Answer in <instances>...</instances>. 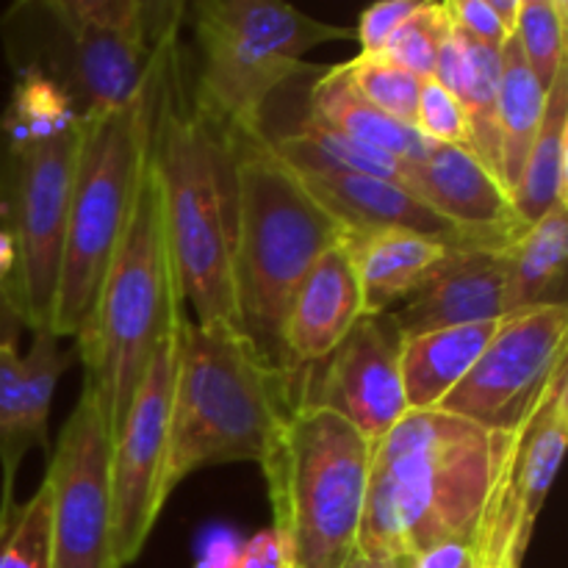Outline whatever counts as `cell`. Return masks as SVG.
Masks as SVG:
<instances>
[{"label":"cell","mask_w":568,"mask_h":568,"mask_svg":"<svg viewBox=\"0 0 568 568\" xmlns=\"http://www.w3.org/2000/svg\"><path fill=\"white\" fill-rule=\"evenodd\" d=\"M491 469L494 433L444 410H408L372 442L355 555L410 560L438 544H471Z\"/></svg>","instance_id":"1"},{"label":"cell","mask_w":568,"mask_h":568,"mask_svg":"<svg viewBox=\"0 0 568 568\" xmlns=\"http://www.w3.org/2000/svg\"><path fill=\"white\" fill-rule=\"evenodd\" d=\"M83 116L39 72H17L0 114V231L17 250L0 286L17 320L53 333L55 288Z\"/></svg>","instance_id":"2"},{"label":"cell","mask_w":568,"mask_h":568,"mask_svg":"<svg viewBox=\"0 0 568 568\" xmlns=\"http://www.w3.org/2000/svg\"><path fill=\"white\" fill-rule=\"evenodd\" d=\"M297 377L300 369L266 358L239 327H203L183 314L164 499L205 466L261 464L297 408Z\"/></svg>","instance_id":"3"},{"label":"cell","mask_w":568,"mask_h":568,"mask_svg":"<svg viewBox=\"0 0 568 568\" xmlns=\"http://www.w3.org/2000/svg\"><path fill=\"white\" fill-rule=\"evenodd\" d=\"M183 3L42 0L6 14L17 72H39L81 116L128 103L175 44Z\"/></svg>","instance_id":"4"},{"label":"cell","mask_w":568,"mask_h":568,"mask_svg":"<svg viewBox=\"0 0 568 568\" xmlns=\"http://www.w3.org/2000/svg\"><path fill=\"white\" fill-rule=\"evenodd\" d=\"M172 70L175 55L155 111L150 161L178 292L194 311V325L225 322L242 331L233 288V142L194 103L181 109Z\"/></svg>","instance_id":"5"},{"label":"cell","mask_w":568,"mask_h":568,"mask_svg":"<svg viewBox=\"0 0 568 568\" xmlns=\"http://www.w3.org/2000/svg\"><path fill=\"white\" fill-rule=\"evenodd\" d=\"M347 242V231L270 148V136L233 142V288L239 325L266 358L286 364L281 327L311 266ZM288 366V364H286Z\"/></svg>","instance_id":"6"},{"label":"cell","mask_w":568,"mask_h":568,"mask_svg":"<svg viewBox=\"0 0 568 568\" xmlns=\"http://www.w3.org/2000/svg\"><path fill=\"white\" fill-rule=\"evenodd\" d=\"M183 314L164 231V203L153 161L139 181L131 220L116 242L92 311L75 333V353L103 416L109 442L125 422L131 399L166 327Z\"/></svg>","instance_id":"7"},{"label":"cell","mask_w":568,"mask_h":568,"mask_svg":"<svg viewBox=\"0 0 568 568\" xmlns=\"http://www.w3.org/2000/svg\"><path fill=\"white\" fill-rule=\"evenodd\" d=\"M175 44L128 103L83 116L55 288L53 336L75 338L131 220Z\"/></svg>","instance_id":"8"},{"label":"cell","mask_w":568,"mask_h":568,"mask_svg":"<svg viewBox=\"0 0 568 568\" xmlns=\"http://www.w3.org/2000/svg\"><path fill=\"white\" fill-rule=\"evenodd\" d=\"M372 442L347 419L297 403L261 460L272 527L292 568H347L358 552Z\"/></svg>","instance_id":"9"},{"label":"cell","mask_w":568,"mask_h":568,"mask_svg":"<svg viewBox=\"0 0 568 568\" xmlns=\"http://www.w3.org/2000/svg\"><path fill=\"white\" fill-rule=\"evenodd\" d=\"M200 50L194 105L231 142L266 136L261 114L275 89L322 67L303 55L316 44L355 39V28L331 26L281 0H200L192 6Z\"/></svg>","instance_id":"10"},{"label":"cell","mask_w":568,"mask_h":568,"mask_svg":"<svg viewBox=\"0 0 568 568\" xmlns=\"http://www.w3.org/2000/svg\"><path fill=\"white\" fill-rule=\"evenodd\" d=\"M568 436V358L544 386L530 414L510 433H494L491 488L471 538V564L491 568L505 560L525 564Z\"/></svg>","instance_id":"11"},{"label":"cell","mask_w":568,"mask_h":568,"mask_svg":"<svg viewBox=\"0 0 568 568\" xmlns=\"http://www.w3.org/2000/svg\"><path fill=\"white\" fill-rule=\"evenodd\" d=\"M181 320L183 314L161 336L153 361L133 394L125 422L111 442V558L116 568L131 566L142 555L166 505L164 469Z\"/></svg>","instance_id":"12"},{"label":"cell","mask_w":568,"mask_h":568,"mask_svg":"<svg viewBox=\"0 0 568 568\" xmlns=\"http://www.w3.org/2000/svg\"><path fill=\"white\" fill-rule=\"evenodd\" d=\"M566 358V305L505 316L469 375L436 410L460 416L488 433H510L530 414L552 372Z\"/></svg>","instance_id":"13"},{"label":"cell","mask_w":568,"mask_h":568,"mask_svg":"<svg viewBox=\"0 0 568 568\" xmlns=\"http://www.w3.org/2000/svg\"><path fill=\"white\" fill-rule=\"evenodd\" d=\"M111 442L92 392L81 386L75 410L50 449V568H116L111 558Z\"/></svg>","instance_id":"14"},{"label":"cell","mask_w":568,"mask_h":568,"mask_svg":"<svg viewBox=\"0 0 568 568\" xmlns=\"http://www.w3.org/2000/svg\"><path fill=\"white\" fill-rule=\"evenodd\" d=\"M403 342L394 311L364 314L325 361L300 366L297 403L333 410L377 442L408 414L399 369Z\"/></svg>","instance_id":"15"},{"label":"cell","mask_w":568,"mask_h":568,"mask_svg":"<svg viewBox=\"0 0 568 568\" xmlns=\"http://www.w3.org/2000/svg\"><path fill=\"white\" fill-rule=\"evenodd\" d=\"M399 183L475 247L505 250L525 231L505 183L469 148L433 144L419 161H405Z\"/></svg>","instance_id":"16"},{"label":"cell","mask_w":568,"mask_h":568,"mask_svg":"<svg viewBox=\"0 0 568 568\" xmlns=\"http://www.w3.org/2000/svg\"><path fill=\"white\" fill-rule=\"evenodd\" d=\"M403 336L505 320V250L453 244L403 311Z\"/></svg>","instance_id":"17"},{"label":"cell","mask_w":568,"mask_h":568,"mask_svg":"<svg viewBox=\"0 0 568 568\" xmlns=\"http://www.w3.org/2000/svg\"><path fill=\"white\" fill-rule=\"evenodd\" d=\"M78 364V353L59 349L50 331H33L31 353L22 358L14 344H0V466L17 477L31 447L50 455L48 419L61 375Z\"/></svg>","instance_id":"18"},{"label":"cell","mask_w":568,"mask_h":568,"mask_svg":"<svg viewBox=\"0 0 568 568\" xmlns=\"http://www.w3.org/2000/svg\"><path fill=\"white\" fill-rule=\"evenodd\" d=\"M364 316L358 275L347 242L327 250L288 303L281 327V349L288 366H311L325 361L342 344L349 327Z\"/></svg>","instance_id":"19"},{"label":"cell","mask_w":568,"mask_h":568,"mask_svg":"<svg viewBox=\"0 0 568 568\" xmlns=\"http://www.w3.org/2000/svg\"><path fill=\"white\" fill-rule=\"evenodd\" d=\"M297 178L314 194L316 203L347 231V236L414 231L447 244H469L458 227L442 220L397 181L353 172H297Z\"/></svg>","instance_id":"20"},{"label":"cell","mask_w":568,"mask_h":568,"mask_svg":"<svg viewBox=\"0 0 568 568\" xmlns=\"http://www.w3.org/2000/svg\"><path fill=\"white\" fill-rule=\"evenodd\" d=\"M347 247L358 275L364 314H386L425 283L453 244L414 231H377L347 236Z\"/></svg>","instance_id":"21"},{"label":"cell","mask_w":568,"mask_h":568,"mask_svg":"<svg viewBox=\"0 0 568 568\" xmlns=\"http://www.w3.org/2000/svg\"><path fill=\"white\" fill-rule=\"evenodd\" d=\"M568 203L527 225L505 247V316L566 305Z\"/></svg>","instance_id":"22"},{"label":"cell","mask_w":568,"mask_h":568,"mask_svg":"<svg viewBox=\"0 0 568 568\" xmlns=\"http://www.w3.org/2000/svg\"><path fill=\"white\" fill-rule=\"evenodd\" d=\"M497 325L499 322H483L405 336L399 369L408 410H436L438 403L469 375L497 333Z\"/></svg>","instance_id":"23"},{"label":"cell","mask_w":568,"mask_h":568,"mask_svg":"<svg viewBox=\"0 0 568 568\" xmlns=\"http://www.w3.org/2000/svg\"><path fill=\"white\" fill-rule=\"evenodd\" d=\"M308 120L322 128H331L342 136L358 139V142L383 150L399 161H419L433 148V142H427L414 125L392 120L375 105L366 103L349 87L342 64L320 72V81L314 83L308 98Z\"/></svg>","instance_id":"24"},{"label":"cell","mask_w":568,"mask_h":568,"mask_svg":"<svg viewBox=\"0 0 568 568\" xmlns=\"http://www.w3.org/2000/svg\"><path fill=\"white\" fill-rule=\"evenodd\" d=\"M568 64L555 75L552 87L544 103L541 125H538L532 148L527 153L525 170L516 183L514 209L519 220L527 225L547 216L555 205L566 203V181H568Z\"/></svg>","instance_id":"25"},{"label":"cell","mask_w":568,"mask_h":568,"mask_svg":"<svg viewBox=\"0 0 568 568\" xmlns=\"http://www.w3.org/2000/svg\"><path fill=\"white\" fill-rule=\"evenodd\" d=\"M499 59H503V75H499L497 94L499 166H503L505 189L514 194L521 170H525L527 153L532 148V139H536L538 125H541L547 92L536 81L530 67H527L514 37L499 50Z\"/></svg>","instance_id":"26"},{"label":"cell","mask_w":568,"mask_h":568,"mask_svg":"<svg viewBox=\"0 0 568 568\" xmlns=\"http://www.w3.org/2000/svg\"><path fill=\"white\" fill-rule=\"evenodd\" d=\"M270 148L294 172H353L403 181L405 161L311 120H305L297 131L270 139Z\"/></svg>","instance_id":"27"},{"label":"cell","mask_w":568,"mask_h":568,"mask_svg":"<svg viewBox=\"0 0 568 568\" xmlns=\"http://www.w3.org/2000/svg\"><path fill=\"white\" fill-rule=\"evenodd\" d=\"M0 568H50V488L14 503V477L0 494Z\"/></svg>","instance_id":"28"},{"label":"cell","mask_w":568,"mask_h":568,"mask_svg":"<svg viewBox=\"0 0 568 568\" xmlns=\"http://www.w3.org/2000/svg\"><path fill=\"white\" fill-rule=\"evenodd\" d=\"M566 0H521L514 42L519 44L527 67L541 83L544 92H549L555 75L566 67Z\"/></svg>","instance_id":"29"},{"label":"cell","mask_w":568,"mask_h":568,"mask_svg":"<svg viewBox=\"0 0 568 568\" xmlns=\"http://www.w3.org/2000/svg\"><path fill=\"white\" fill-rule=\"evenodd\" d=\"M344 75L349 87L361 94L369 105L388 114L392 120L414 125L416 103H419L422 81L399 67L388 64L381 55H355L344 61Z\"/></svg>","instance_id":"30"},{"label":"cell","mask_w":568,"mask_h":568,"mask_svg":"<svg viewBox=\"0 0 568 568\" xmlns=\"http://www.w3.org/2000/svg\"><path fill=\"white\" fill-rule=\"evenodd\" d=\"M447 31L449 17L444 3H419V9L399 26L392 42L386 44L381 59L425 81V78L436 75L438 53H442Z\"/></svg>","instance_id":"31"},{"label":"cell","mask_w":568,"mask_h":568,"mask_svg":"<svg viewBox=\"0 0 568 568\" xmlns=\"http://www.w3.org/2000/svg\"><path fill=\"white\" fill-rule=\"evenodd\" d=\"M414 128L433 144H460V148H469V122H466L464 105L436 78L422 81Z\"/></svg>","instance_id":"32"},{"label":"cell","mask_w":568,"mask_h":568,"mask_svg":"<svg viewBox=\"0 0 568 568\" xmlns=\"http://www.w3.org/2000/svg\"><path fill=\"white\" fill-rule=\"evenodd\" d=\"M419 9V0H383L361 11L355 39L361 44V55H381L394 33L405 20Z\"/></svg>","instance_id":"33"},{"label":"cell","mask_w":568,"mask_h":568,"mask_svg":"<svg viewBox=\"0 0 568 568\" xmlns=\"http://www.w3.org/2000/svg\"><path fill=\"white\" fill-rule=\"evenodd\" d=\"M444 9H447L449 22L460 33L486 44V48L503 50L505 42L510 39L508 28L503 26V20H499L488 0H449V3H444Z\"/></svg>","instance_id":"34"},{"label":"cell","mask_w":568,"mask_h":568,"mask_svg":"<svg viewBox=\"0 0 568 568\" xmlns=\"http://www.w3.org/2000/svg\"><path fill=\"white\" fill-rule=\"evenodd\" d=\"M242 536L227 525H214L200 536L194 568H239Z\"/></svg>","instance_id":"35"},{"label":"cell","mask_w":568,"mask_h":568,"mask_svg":"<svg viewBox=\"0 0 568 568\" xmlns=\"http://www.w3.org/2000/svg\"><path fill=\"white\" fill-rule=\"evenodd\" d=\"M239 568H292V555L281 532L275 527H266L250 536L242 544Z\"/></svg>","instance_id":"36"},{"label":"cell","mask_w":568,"mask_h":568,"mask_svg":"<svg viewBox=\"0 0 568 568\" xmlns=\"http://www.w3.org/2000/svg\"><path fill=\"white\" fill-rule=\"evenodd\" d=\"M471 564V544L447 541L408 560V568H466Z\"/></svg>","instance_id":"37"},{"label":"cell","mask_w":568,"mask_h":568,"mask_svg":"<svg viewBox=\"0 0 568 568\" xmlns=\"http://www.w3.org/2000/svg\"><path fill=\"white\" fill-rule=\"evenodd\" d=\"M17 325H22L20 320H17V314L11 311L9 300L3 297V292H0V344H14L17 347Z\"/></svg>","instance_id":"38"},{"label":"cell","mask_w":568,"mask_h":568,"mask_svg":"<svg viewBox=\"0 0 568 568\" xmlns=\"http://www.w3.org/2000/svg\"><path fill=\"white\" fill-rule=\"evenodd\" d=\"M14 266H17L14 242H11L9 233L0 231V286L9 283V277L14 275Z\"/></svg>","instance_id":"39"},{"label":"cell","mask_w":568,"mask_h":568,"mask_svg":"<svg viewBox=\"0 0 568 568\" xmlns=\"http://www.w3.org/2000/svg\"><path fill=\"white\" fill-rule=\"evenodd\" d=\"M491 9L497 11V17L503 20V26L508 28V33L514 37V28H516V17H519L521 9V0H488Z\"/></svg>","instance_id":"40"},{"label":"cell","mask_w":568,"mask_h":568,"mask_svg":"<svg viewBox=\"0 0 568 568\" xmlns=\"http://www.w3.org/2000/svg\"><path fill=\"white\" fill-rule=\"evenodd\" d=\"M347 568H408V560L403 558H366V555H355Z\"/></svg>","instance_id":"41"},{"label":"cell","mask_w":568,"mask_h":568,"mask_svg":"<svg viewBox=\"0 0 568 568\" xmlns=\"http://www.w3.org/2000/svg\"><path fill=\"white\" fill-rule=\"evenodd\" d=\"M491 568H521V564H516V560H505V564H497Z\"/></svg>","instance_id":"42"},{"label":"cell","mask_w":568,"mask_h":568,"mask_svg":"<svg viewBox=\"0 0 568 568\" xmlns=\"http://www.w3.org/2000/svg\"><path fill=\"white\" fill-rule=\"evenodd\" d=\"M466 568H475V564H469V566H466Z\"/></svg>","instance_id":"43"}]
</instances>
